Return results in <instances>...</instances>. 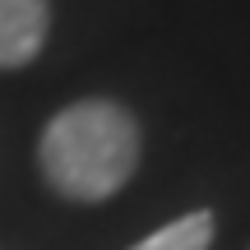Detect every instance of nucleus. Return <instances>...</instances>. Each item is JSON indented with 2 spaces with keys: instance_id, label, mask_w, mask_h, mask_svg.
<instances>
[{
  "instance_id": "obj_1",
  "label": "nucleus",
  "mask_w": 250,
  "mask_h": 250,
  "mask_svg": "<svg viewBox=\"0 0 250 250\" xmlns=\"http://www.w3.org/2000/svg\"><path fill=\"white\" fill-rule=\"evenodd\" d=\"M42 171L65 199L102 204L139 167V125L111 98H83L42 130Z\"/></svg>"
},
{
  "instance_id": "obj_2",
  "label": "nucleus",
  "mask_w": 250,
  "mask_h": 250,
  "mask_svg": "<svg viewBox=\"0 0 250 250\" xmlns=\"http://www.w3.org/2000/svg\"><path fill=\"white\" fill-rule=\"evenodd\" d=\"M51 33V5L46 0H0V70L37 61Z\"/></svg>"
},
{
  "instance_id": "obj_3",
  "label": "nucleus",
  "mask_w": 250,
  "mask_h": 250,
  "mask_svg": "<svg viewBox=\"0 0 250 250\" xmlns=\"http://www.w3.org/2000/svg\"><path fill=\"white\" fill-rule=\"evenodd\" d=\"M208 246H213V213L195 208V213H186V218H176V223L158 227L153 236L134 241L130 250H208Z\"/></svg>"
}]
</instances>
